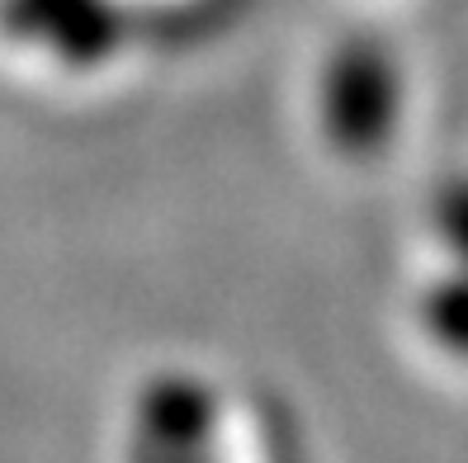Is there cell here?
Here are the masks:
<instances>
[{
	"label": "cell",
	"instance_id": "obj_1",
	"mask_svg": "<svg viewBox=\"0 0 468 463\" xmlns=\"http://www.w3.org/2000/svg\"><path fill=\"white\" fill-rule=\"evenodd\" d=\"M426 331L454 355H468V265L426 293Z\"/></svg>",
	"mask_w": 468,
	"mask_h": 463
},
{
	"label": "cell",
	"instance_id": "obj_2",
	"mask_svg": "<svg viewBox=\"0 0 468 463\" xmlns=\"http://www.w3.org/2000/svg\"><path fill=\"white\" fill-rule=\"evenodd\" d=\"M435 223H440V237L450 241V251L459 265H468V180H454L445 195H440V208H435Z\"/></svg>",
	"mask_w": 468,
	"mask_h": 463
}]
</instances>
